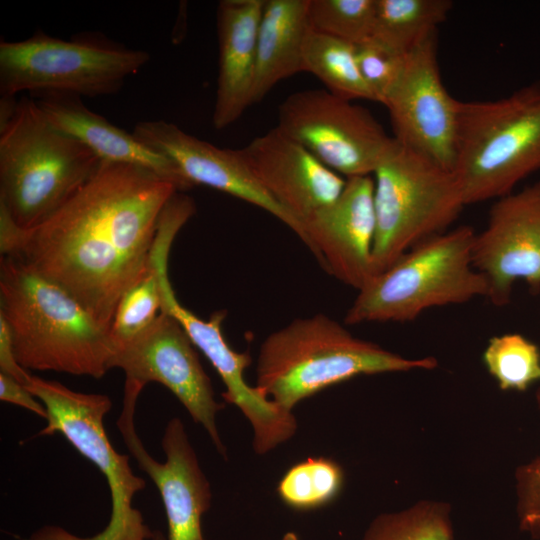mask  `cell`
Returning <instances> with one entry per match:
<instances>
[{"label":"cell","mask_w":540,"mask_h":540,"mask_svg":"<svg viewBox=\"0 0 540 540\" xmlns=\"http://www.w3.org/2000/svg\"><path fill=\"white\" fill-rule=\"evenodd\" d=\"M178 191L143 167L101 161L61 208L31 229H20L0 207L1 256L62 288L110 330L122 295L146 268L161 213Z\"/></svg>","instance_id":"cell-1"},{"label":"cell","mask_w":540,"mask_h":540,"mask_svg":"<svg viewBox=\"0 0 540 540\" xmlns=\"http://www.w3.org/2000/svg\"><path fill=\"white\" fill-rule=\"evenodd\" d=\"M0 316L26 370L96 379L110 370V330L62 288L10 256L0 258Z\"/></svg>","instance_id":"cell-2"},{"label":"cell","mask_w":540,"mask_h":540,"mask_svg":"<svg viewBox=\"0 0 540 540\" xmlns=\"http://www.w3.org/2000/svg\"><path fill=\"white\" fill-rule=\"evenodd\" d=\"M437 366L433 357L406 358L354 337L325 314L297 318L262 342L255 387L287 412L322 390L360 375Z\"/></svg>","instance_id":"cell-3"},{"label":"cell","mask_w":540,"mask_h":540,"mask_svg":"<svg viewBox=\"0 0 540 540\" xmlns=\"http://www.w3.org/2000/svg\"><path fill=\"white\" fill-rule=\"evenodd\" d=\"M101 160L58 130L35 100L22 97L0 124V206L23 230L61 208L96 172Z\"/></svg>","instance_id":"cell-4"},{"label":"cell","mask_w":540,"mask_h":540,"mask_svg":"<svg viewBox=\"0 0 540 540\" xmlns=\"http://www.w3.org/2000/svg\"><path fill=\"white\" fill-rule=\"evenodd\" d=\"M540 170V81L460 101L453 173L466 205L501 198Z\"/></svg>","instance_id":"cell-5"},{"label":"cell","mask_w":540,"mask_h":540,"mask_svg":"<svg viewBox=\"0 0 540 540\" xmlns=\"http://www.w3.org/2000/svg\"><path fill=\"white\" fill-rule=\"evenodd\" d=\"M475 234L459 226L408 250L358 290L345 323L408 322L433 307L486 298V279L472 262Z\"/></svg>","instance_id":"cell-6"},{"label":"cell","mask_w":540,"mask_h":540,"mask_svg":"<svg viewBox=\"0 0 540 540\" xmlns=\"http://www.w3.org/2000/svg\"><path fill=\"white\" fill-rule=\"evenodd\" d=\"M26 388L47 410L46 426L36 436L60 433L105 476L111 495V515L99 533L81 537L63 527L49 525L26 540H152L154 532L145 524L133 498L145 481L130 466L129 456L112 446L104 417L112 407L105 394L74 391L60 382L31 375Z\"/></svg>","instance_id":"cell-7"},{"label":"cell","mask_w":540,"mask_h":540,"mask_svg":"<svg viewBox=\"0 0 540 540\" xmlns=\"http://www.w3.org/2000/svg\"><path fill=\"white\" fill-rule=\"evenodd\" d=\"M373 174L377 275L414 246L446 232L466 204L453 171L396 140Z\"/></svg>","instance_id":"cell-8"},{"label":"cell","mask_w":540,"mask_h":540,"mask_svg":"<svg viewBox=\"0 0 540 540\" xmlns=\"http://www.w3.org/2000/svg\"><path fill=\"white\" fill-rule=\"evenodd\" d=\"M149 60L147 51L127 48L104 36L83 35L67 41L38 30L25 40H1L0 94H113Z\"/></svg>","instance_id":"cell-9"},{"label":"cell","mask_w":540,"mask_h":540,"mask_svg":"<svg viewBox=\"0 0 540 540\" xmlns=\"http://www.w3.org/2000/svg\"><path fill=\"white\" fill-rule=\"evenodd\" d=\"M277 128L347 178L374 173L395 142L369 110L325 89L284 99Z\"/></svg>","instance_id":"cell-10"},{"label":"cell","mask_w":540,"mask_h":540,"mask_svg":"<svg viewBox=\"0 0 540 540\" xmlns=\"http://www.w3.org/2000/svg\"><path fill=\"white\" fill-rule=\"evenodd\" d=\"M112 368L121 369L125 381L143 388L151 382L165 386L205 429L218 453L227 457L216 425V415L224 404L216 400L194 344L172 316L160 312L134 339L114 346Z\"/></svg>","instance_id":"cell-11"},{"label":"cell","mask_w":540,"mask_h":540,"mask_svg":"<svg viewBox=\"0 0 540 540\" xmlns=\"http://www.w3.org/2000/svg\"><path fill=\"white\" fill-rule=\"evenodd\" d=\"M459 103L443 85L433 35L406 55L403 72L384 105L397 142L453 171Z\"/></svg>","instance_id":"cell-12"},{"label":"cell","mask_w":540,"mask_h":540,"mask_svg":"<svg viewBox=\"0 0 540 540\" xmlns=\"http://www.w3.org/2000/svg\"><path fill=\"white\" fill-rule=\"evenodd\" d=\"M161 310L172 316L184 329L192 343L209 360L225 386L222 397L237 407L253 429V449L265 455L291 439L297 430L293 412H287L267 399L245 379L251 364L248 352H237L226 341L222 324L225 310L214 312L204 320L184 307L177 299L168 277V265L161 272Z\"/></svg>","instance_id":"cell-13"},{"label":"cell","mask_w":540,"mask_h":540,"mask_svg":"<svg viewBox=\"0 0 540 540\" xmlns=\"http://www.w3.org/2000/svg\"><path fill=\"white\" fill-rule=\"evenodd\" d=\"M139 395L136 390L124 389L117 426L139 468L150 477L160 493L168 525L167 540H205L201 520L211 506L212 491L185 426L178 417L170 419L161 442L166 459L159 462L153 458L134 425Z\"/></svg>","instance_id":"cell-14"},{"label":"cell","mask_w":540,"mask_h":540,"mask_svg":"<svg viewBox=\"0 0 540 540\" xmlns=\"http://www.w3.org/2000/svg\"><path fill=\"white\" fill-rule=\"evenodd\" d=\"M472 262L497 307L510 303L519 280L540 291V181L496 199L485 228L475 234Z\"/></svg>","instance_id":"cell-15"},{"label":"cell","mask_w":540,"mask_h":540,"mask_svg":"<svg viewBox=\"0 0 540 540\" xmlns=\"http://www.w3.org/2000/svg\"><path fill=\"white\" fill-rule=\"evenodd\" d=\"M132 133L142 143L169 158L192 186L205 185L267 211L306 245L302 224L269 194L240 149L219 148L163 120L138 122Z\"/></svg>","instance_id":"cell-16"},{"label":"cell","mask_w":540,"mask_h":540,"mask_svg":"<svg viewBox=\"0 0 540 540\" xmlns=\"http://www.w3.org/2000/svg\"><path fill=\"white\" fill-rule=\"evenodd\" d=\"M376 220L374 180L347 178L339 197L304 222L306 246L329 273L357 290L372 277Z\"/></svg>","instance_id":"cell-17"},{"label":"cell","mask_w":540,"mask_h":540,"mask_svg":"<svg viewBox=\"0 0 540 540\" xmlns=\"http://www.w3.org/2000/svg\"><path fill=\"white\" fill-rule=\"evenodd\" d=\"M240 151L269 194L303 228L308 218L339 197L346 184L340 174L277 127Z\"/></svg>","instance_id":"cell-18"},{"label":"cell","mask_w":540,"mask_h":540,"mask_svg":"<svg viewBox=\"0 0 540 540\" xmlns=\"http://www.w3.org/2000/svg\"><path fill=\"white\" fill-rule=\"evenodd\" d=\"M37 95L35 102L49 123L81 142L101 161L143 167L172 182L180 192L193 187L169 158L89 110L81 96L59 92Z\"/></svg>","instance_id":"cell-19"},{"label":"cell","mask_w":540,"mask_h":540,"mask_svg":"<svg viewBox=\"0 0 540 540\" xmlns=\"http://www.w3.org/2000/svg\"><path fill=\"white\" fill-rule=\"evenodd\" d=\"M265 0H222L217 9L219 69L212 123L223 129L253 104L259 22Z\"/></svg>","instance_id":"cell-20"},{"label":"cell","mask_w":540,"mask_h":540,"mask_svg":"<svg viewBox=\"0 0 540 540\" xmlns=\"http://www.w3.org/2000/svg\"><path fill=\"white\" fill-rule=\"evenodd\" d=\"M195 211L193 199L182 192H176L165 205L146 268L122 295L117 305L110 327L114 346L134 339L159 315L162 269L168 265V256L175 236Z\"/></svg>","instance_id":"cell-21"},{"label":"cell","mask_w":540,"mask_h":540,"mask_svg":"<svg viewBox=\"0 0 540 540\" xmlns=\"http://www.w3.org/2000/svg\"><path fill=\"white\" fill-rule=\"evenodd\" d=\"M309 0H265L258 27L253 103L281 80L304 71Z\"/></svg>","instance_id":"cell-22"},{"label":"cell","mask_w":540,"mask_h":540,"mask_svg":"<svg viewBox=\"0 0 540 540\" xmlns=\"http://www.w3.org/2000/svg\"><path fill=\"white\" fill-rule=\"evenodd\" d=\"M452 6L449 0H376L370 40L406 55L436 35Z\"/></svg>","instance_id":"cell-23"},{"label":"cell","mask_w":540,"mask_h":540,"mask_svg":"<svg viewBox=\"0 0 540 540\" xmlns=\"http://www.w3.org/2000/svg\"><path fill=\"white\" fill-rule=\"evenodd\" d=\"M304 71L319 78L331 93L347 99L375 101L356 57V45L309 29L303 45Z\"/></svg>","instance_id":"cell-24"},{"label":"cell","mask_w":540,"mask_h":540,"mask_svg":"<svg viewBox=\"0 0 540 540\" xmlns=\"http://www.w3.org/2000/svg\"><path fill=\"white\" fill-rule=\"evenodd\" d=\"M342 467L327 457H308L292 465L277 484V494L291 509L310 511L328 505L340 494Z\"/></svg>","instance_id":"cell-25"},{"label":"cell","mask_w":540,"mask_h":540,"mask_svg":"<svg viewBox=\"0 0 540 540\" xmlns=\"http://www.w3.org/2000/svg\"><path fill=\"white\" fill-rule=\"evenodd\" d=\"M483 361L502 390L525 391L540 381V349L520 333L492 337Z\"/></svg>","instance_id":"cell-26"},{"label":"cell","mask_w":540,"mask_h":540,"mask_svg":"<svg viewBox=\"0 0 540 540\" xmlns=\"http://www.w3.org/2000/svg\"><path fill=\"white\" fill-rule=\"evenodd\" d=\"M363 540H453L449 510L445 504L423 502L376 517Z\"/></svg>","instance_id":"cell-27"},{"label":"cell","mask_w":540,"mask_h":540,"mask_svg":"<svg viewBox=\"0 0 540 540\" xmlns=\"http://www.w3.org/2000/svg\"><path fill=\"white\" fill-rule=\"evenodd\" d=\"M376 0H309L312 30L354 45L371 39Z\"/></svg>","instance_id":"cell-28"},{"label":"cell","mask_w":540,"mask_h":540,"mask_svg":"<svg viewBox=\"0 0 540 540\" xmlns=\"http://www.w3.org/2000/svg\"><path fill=\"white\" fill-rule=\"evenodd\" d=\"M406 55L372 40L356 45L358 66L375 102L383 105L386 102L403 72Z\"/></svg>","instance_id":"cell-29"},{"label":"cell","mask_w":540,"mask_h":540,"mask_svg":"<svg viewBox=\"0 0 540 540\" xmlns=\"http://www.w3.org/2000/svg\"><path fill=\"white\" fill-rule=\"evenodd\" d=\"M518 519L521 530L540 538V474L528 464L517 471Z\"/></svg>","instance_id":"cell-30"},{"label":"cell","mask_w":540,"mask_h":540,"mask_svg":"<svg viewBox=\"0 0 540 540\" xmlns=\"http://www.w3.org/2000/svg\"><path fill=\"white\" fill-rule=\"evenodd\" d=\"M0 400L25 408L46 420L47 410L25 385L0 373Z\"/></svg>","instance_id":"cell-31"},{"label":"cell","mask_w":540,"mask_h":540,"mask_svg":"<svg viewBox=\"0 0 540 540\" xmlns=\"http://www.w3.org/2000/svg\"><path fill=\"white\" fill-rule=\"evenodd\" d=\"M0 373L26 385L31 374L18 362L6 321L0 316Z\"/></svg>","instance_id":"cell-32"},{"label":"cell","mask_w":540,"mask_h":540,"mask_svg":"<svg viewBox=\"0 0 540 540\" xmlns=\"http://www.w3.org/2000/svg\"><path fill=\"white\" fill-rule=\"evenodd\" d=\"M537 402H538V406L540 408V388H539V390L537 392ZM528 465H529V467L531 469H533L535 472L540 474V457H538L537 459H535L531 463H528Z\"/></svg>","instance_id":"cell-33"},{"label":"cell","mask_w":540,"mask_h":540,"mask_svg":"<svg viewBox=\"0 0 540 540\" xmlns=\"http://www.w3.org/2000/svg\"><path fill=\"white\" fill-rule=\"evenodd\" d=\"M281 540H299L297 534L293 531L286 532Z\"/></svg>","instance_id":"cell-34"},{"label":"cell","mask_w":540,"mask_h":540,"mask_svg":"<svg viewBox=\"0 0 540 540\" xmlns=\"http://www.w3.org/2000/svg\"><path fill=\"white\" fill-rule=\"evenodd\" d=\"M152 540H167V538L160 531H154Z\"/></svg>","instance_id":"cell-35"}]
</instances>
